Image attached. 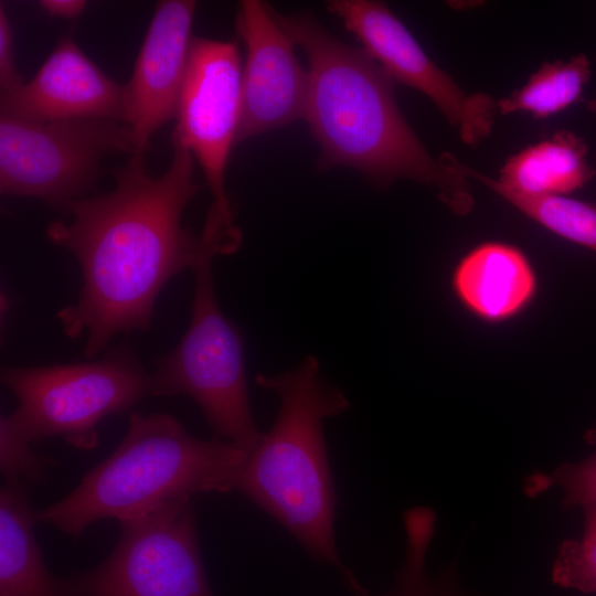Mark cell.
<instances>
[{"instance_id":"6da1fadb","label":"cell","mask_w":596,"mask_h":596,"mask_svg":"<svg viewBox=\"0 0 596 596\" xmlns=\"http://www.w3.org/2000/svg\"><path fill=\"white\" fill-rule=\"evenodd\" d=\"M193 169V156L181 147H173L171 163L159 177L146 171L143 157L132 156L114 171L110 192L67 202L60 210L65 219L49 224V241L72 253L81 267L79 298L57 318L67 336L86 333L87 358L117 333L147 331L163 286L192 269L209 247L241 246L237 227L205 219L196 235L183 226V213L202 188Z\"/></svg>"},{"instance_id":"7a4b0ae2","label":"cell","mask_w":596,"mask_h":596,"mask_svg":"<svg viewBox=\"0 0 596 596\" xmlns=\"http://www.w3.org/2000/svg\"><path fill=\"white\" fill-rule=\"evenodd\" d=\"M270 10L308 61L305 119L320 148L319 168L350 167L380 188L398 179L422 182L435 187L456 214L470 212L473 199L462 163L451 155L435 159L426 150L397 107L384 70L311 14Z\"/></svg>"},{"instance_id":"3957f363","label":"cell","mask_w":596,"mask_h":596,"mask_svg":"<svg viewBox=\"0 0 596 596\" xmlns=\"http://www.w3.org/2000/svg\"><path fill=\"white\" fill-rule=\"evenodd\" d=\"M319 361L306 356L297 366L258 375L274 392L279 409L272 428L248 454L235 490L277 521L313 560L333 566L355 594L364 590L336 544V491L323 422L345 412L344 393L320 375Z\"/></svg>"},{"instance_id":"277c9868","label":"cell","mask_w":596,"mask_h":596,"mask_svg":"<svg viewBox=\"0 0 596 596\" xmlns=\"http://www.w3.org/2000/svg\"><path fill=\"white\" fill-rule=\"evenodd\" d=\"M247 456L230 441L190 435L169 414L134 412L111 454L35 518L77 538L100 520L121 522L195 494L235 490Z\"/></svg>"},{"instance_id":"5b68a950","label":"cell","mask_w":596,"mask_h":596,"mask_svg":"<svg viewBox=\"0 0 596 596\" xmlns=\"http://www.w3.org/2000/svg\"><path fill=\"white\" fill-rule=\"evenodd\" d=\"M232 253L226 245H213L192 267L190 324L178 345L157 361L150 373V395L189 396L200 407L215 438L249 454L263 433L251 408L243 339L222 312L213 279L214 257Z\"/></svg>"},{"instance_id":"8992f818","label":"cell","mask_w":596,"mask_h":596,"mask_svg":"<svg viewBox=\"0 0 596 596\" xmlns=\"http://www.w3.org/2000/svg\"><path fill=\"white\" fill-rule=\"evenodd\" d=\"M1 382L18 401L11 417L32 444L60 436L83 450L97 446L103 419L150 395V373L127 344L95 361L3 368Z\"/></svg>"},{"instance_id":"52a82bcc","label":"cell","mask_w":596,"mask_h":596,"mask_svg":"<svg viewBox=\"0 0 596 596\" xmlns=\"http://www.w3.org/2000/svg\"><path fill=\"white\" fill-rule=\"evenodd\" d=\"M136 155L131 128L108 118L33 123L0 116V192L61 210L93 190L110 153Z\"/></svg>"},{"instance_id":"ba28073f","label":"cell","mask_w":596,"mask_h":596,"mask_svg":"<svg viewBox=\"0 0 596 596\" xmlns=\"http://www.w3.org/2000/svg\"><path fill=\"white\" fill-rule=\"evenodd\" d=\"M110 553L64 579L66 596H214L191 500L119 522Z\"/></svg>"},{"instance_id":"9c48e42d","label":"cell","mask_w":596,"mask_h":596,"mask_svg":"<svg viewBox=\"0 0 596 596\" xmlns=\"http://www.w3.org/2000/svg\"><path fill=\"white\" fill-rule=\"evenodd\" d=\"M242 62L234 41L193 38L172 131L173 147L200 164L213 202L209 213L234 226L225 171L242 111Z\"/></svg>"},{"instance_id":"30bf717a","label":"cell","mask_w":596,"mask_h":596,"mask_svg":"<svg viewBox=\"0 0 596 596\" xmlns=\"http://www.w3.org/2000/svg\"><path fill=\"white\" fill-rule=\"evenodd\" d=\"M328 10L339 17L362 49L393 82L413 87L434 102L458 130L464 142L475 145L492 128L497 103L485 93H465L438 67L389 9L379 1L333 0Z\"/></svg>"},{"instance_id":"8fae6325","label":"cell","mask_w":596,"mask_h":596,"mask_svg":"<svg viewBox=\"0 0 596 596\" xmlns=\"http://www.w3.org/2000/svg\"><path fill=\"white\" fill-rule=\"evenodd\" d=\"M236 30L246 49L237 145L305 118L308 72L296 57L295 43L276 23L269 4L242 1Z\"/></svg>"},{"instance_id":"7c38bea8","label":"cell","mask_w":596,"mask_h":596,"mask_svg":"<svg viewBox=\"0 0 596 596\" xmlns=\"http://www.w3.org/2000/svg\"><path fill=\"white\" fill-rule=\"evenodd\" d=\"M195 8V1L157 3L134 72L124 86L125 123L134 132L137 157H143L153 134L175 118Z\"/></svg>"},{"instance_id":"4fadbf2b","label":"cell","mask_w":596,"mask_h":596,"mask_svg":"<svg viewBox=\"0 0 596 596\" xmlns=\"http://www.w3.org/2000/svg\"><path fill=\"white\" fill-rule=\"evenodd\" d=\"M0 110L1 116L33 123L81 118L125 123L124 86L107 76L66 36L30 82L1 93Z\"/></svg>"},{"instance_id":"5bb4252c","label":"cell","mask_w":596,"mask_h":596,"mask_svg":"<svg viewBox=\"0 0 596 596\" xmlns=\"http://www.w3.org/2000/svg\"><path fill=\"white\" fill-rule=\"evenodd\" d=\"M451 288L469 313L499 323L528 308L536 295L538 279L520 248L485 242L459 259L451 274Z\"/></svg>"},{"instance_id":"9a60e30c","label":"cell","mask_w":596,"mask_h":596,"mask_svg":"<svg viewBox=\"0 0 596 596\" xmlns=\"http://www.w3.org/2000/svg\"><path fill=\"white\" fill-rule=\"evenodd\" d=\"M28 488L0 490V596H66L64 579L47 567L34 532Z\"/></svg>"},{"instance_id":"2e32d148","label":"cell","mask_w":596,"mask_h":596,"mask_svg":"<svg viewBox=\"0 0 596 596\" xmlns=\"http://www.w3.org/2000/svg\"><path fill=\"white\" fill-rule=\"evenodd\" d=\"M586 152L582 138L561 130L510 157L497 181L504 189L525 196L571 193L595 174L585 159Z\"/></svg>"},{"instance_id":"e0dca14e","label":"cell","mask_w":596,"mask_h":596,"mask_svg":"<svg viewBox=\"0 0 596 596\" xmlns=\"http://www.w3.org/2000/svg\"><path fill=\"white\" fill-rule=\"evenodd\" d=\"M406 532L405 556L395 573V584L386 593L375 596H475L465 592L453 567L438 575L426 571V557L435 534L436 513L427 507H415L404 512ZM355 596H374L365 589Z\"/></svg>"},{"instance_id":"ac0fdd59","label":"cell","mask_w":596,"mask_h":596,"mask_svg":"<svg viewBox=\"0 0 596 596\" xmlns=\"http://www.w3.org/2000/svg\"><path fill=\"white\" fill-rule=\"evenodd\" d=\"M589 76V61L584 54L567 62L544 63L521 88L497 102V109L503 115L525 111L546 118L575 103Z\"/></svg>"},{"instance_id":"d6986e66","label":"cell","mask_w":596,"mask_h":596,"mask_svg":"<svg viewBox=\"0 0 596 596\" xmlns=\"http://www.w3.org/2000/svg\"><path fill=\"white\" fill-rule=\"evenodd\" d=\"M469 178L492 189L520 212L552 233L596 253V205L563 195L525 196L513 193L487 175L464 166Z\"/></svg>"},{"instance_id":"ffe728a7","label":"cell","mask_w":596,"mask_h":596,"mask_svg":"<svg viewBox=\"0 0 596 596\" xmlns=\"http://www.w3.org/2000/svg\"><path fill=\"white\" fill-rule=\"evenodd\" d=\"M579 539L564 540L552 565V582L583 594L596 593V503L583 507Z\"/></svg>"},{"instance_id":"44dd1931","label":"cell","mask_w":596,"mask_h":596,"mask_svg":"<svg viewBox=\"0 0 596 596\" xmlns=\"http://www.w3.org/2000/svg\"><path fill=\"white\" fill-rule=\"evenodd\" d=\"M584 440L594 448L590 456L581 461L563 464L550 475L530 477L525 492L536 496L557 487L562 491L561 504L564 510L596 503V423L586 430Z\"/></svg>"},{"instance_id":"7402d4cb","label":"cell","mask_w":596,"mask_h":596,"mask_svg":"<svg viewBox=\"0 0 596 596\" xmlns=\"http://www.w3.org/2000/svg\"><path fill=\"white\" fill-rule=\"evenodd\" d=\"M31 444L10 414L1 416L0 470L4 483L28 488L45 481L50 468L56 465V460L35 453Z\"/></svg>"},{"instance_id":"603a6c76","label":"cell","mask_w":596,"mask_h":596,"mask_svg":"<svg viewBox=\"0 0 596 596\" xmlns=\"http://www.w3.org/2000/svg\"><path fill=\"white\" fill-rule=\"evenodd\" d=\"M25 82L20 75L14 56L13 40L8 17L0 6V87L7 93L20 87Z\"/></svg>"},{"instance_id":"cb8c5ba5","label":"cell","mask_w":596,"mask_h":596,"mask_svg":"<svg viewBox=\"0 0 596 596\" xmlns=\"http://www.w3.org/2000/svg\"><path fill=\"white\" fill-rule=\"evenodd\" d=\"M39 6L51 17L73 19L83 13L87 2L83 0H42Z\"/></svg>"}]
</instances>
